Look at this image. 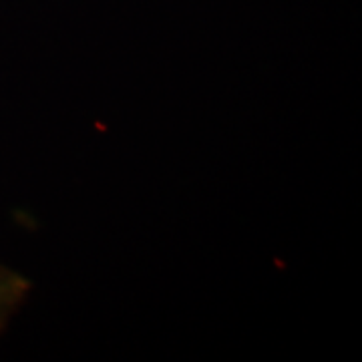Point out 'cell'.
Instances as JSON below:
<instances>
[{"instance_id": "obj_1", "label": "cell", "mask_w": 362, "mask_h": 362, "mask_svg": "<svg viewBox=\"0 0 362 362\" xmlns=\"http://www.w3.org/2000/svg\"><path fill=\"white\" fill-rule=\"evenodd\" d=\"M33 284L18 272L0 266V332L8 324L11 316L25 302Z\"/></svg>"}]
</instances>
